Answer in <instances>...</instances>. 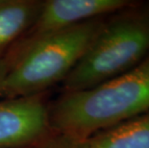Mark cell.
<instances>
[{
	"label": "cell",
	"instance_id": "obj_8",
	"mask_svg": "<svg viewBox=\"0 0 149 148\" xmlns=\"http://www.w3.org/2000/svg\"><path fill=\"white\" fill-rule=\"evenodd\" d=\"M36 148H88L85 140H78L74 138L63 136V135L53 134L48 138L42 141Z\"/></svg>",
	"mask_w": 149,
	"mask_h": 148
},
{
	"label": "cell",
	"instance_id": "obj_3",
	"mask_svg": "<svg viewBox=\"0 0 149 148\" xmlns=\"http://www.w3.org/2000/svg\"><path fill=\"white\" fill-rule=\"evenodd\" d=\"M105 17L32 38L11 65L0 90L4 99L31 96L64 81L99 33Z\"/></svg>",
	"mask_w": 149,
	"mask_h": 148
},
{
	"label": "cell",
	"instance_id": "obj_10",
	"mask_svg": "<svg viewBox=\"0 0 149 148\" xmlns=\"http://www.w3.org/2000/svg\"><path fill=\"white\" fill-rule=\"evenodd\" d=\"M37 146H38V145H37ZM37 146H35V147H30V148H36Z\"/></svg>",
	"mask_w": 149,
	"mask_h": 148
},
{
	"label": "cell",
	"instance_id": "obj_1",
	"mask_svg": "<svg viewBox=\"0 0 149 148\" xmlns=\"http://www.w3.org/2000/svg\"><path fill=\"white\" fill-rule=\"evenodd\" d=\"M149 111V56L138 67L91 89L64 92L49 107L54 133L86 140Z\"/></svg>",
	"mask_w": 149,
	"mask_h": 148
},
{
	"label": "cell",
	"instance_id": "obj_2",
	"mask_svg": "<svg viewBox=\"0 0 149 148\" xmlns=\"http://www.w3.org/2000/svg\"><path fill=\"white\" fill-rule=\"evenodd\" d=\"M149 56V3L134 2L105 18L85 54L64 80V92L84 90L119 76Z\"/></svg>",
	"mask_w": 149,
	"mask_h": 148
},
{
	"label": "cell",
	"instance_id": "obj_7",
	"mask_svg": "<svg viewBox=\"0 0 149 148\" xmlns=\"http://www.w3.org/2000/svg\"><path fill=\"white\" fill-rule=\"evenodd\" d=\"M42 3L30 0H0V56L34 23Z\"/></svg>",
	"mask_w": 149,
	"mask_h": 148
},
{
	"label": "cell",
	"instance_id": "obj_6",
	"mask_svg": "<svg viewBox=\"0 0 149 148\" xmlns=\"http://www.w3.org/2000/svg\"><path fill=\"white\" fill-rule=\"evenodd\" d=\"M88 148H149V111L85 140Z\"/></svg>",
	"mask_w": 149,
	"mask_h": 148
},
{
	"label": "cell",
	"instance_id": "obj_5",
	"mask_svg": "<svg viewBox=\"0 0 149 148\" xmlns=\"http://www.w3.org/2000/svg\"><path fill=\"white\" fill-rule=\"evenodd\" d=\"M133 3L128 0H47L42 3L30 39L112 15Z\"/></svg>",
	"mask_w": 149,
	"mask_h": 148
},
{
	"label": "cell",
	"instance_id": "obj_9",
	"mask_svg": "<svg viewBox=\"0 0 149 148\" xmlns=\"http://www.w3.org/2000/svg\"><path fill=\"white\" fill-rule=\"evenodd\" d=\"M11 65V58H0V90Z\"/></svg>",
	"mask_w": 149,
	"mask_h": 148
},
{
	"label": "cell",
	"instance_id": "obj_4",
	"mask_svg": "<svg viewBox=\"0 0 149 148\" xmlns=\"http://www.w3.org/2000/svg\"><path fill=\"white\" fill-rule=\"evenodd\" d=\"M53 134L43 93L0 101V148H30Z\"/></svg>",
	"mask_w": 149,
	"mask_h": 148
}]
</instances>
